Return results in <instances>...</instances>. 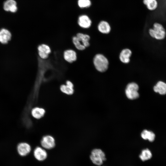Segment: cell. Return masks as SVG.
I'll use <instances>...</instances> for the list:
<instances>
[{"label": "cell", "mask_w": 166, "mask_h": 166, "mask_svg": "<svg viewBox=\"0 0 166 166\" xmlns=\"http://www.w3.org/2000/svg\"><path fill=\"white\" fill-rule=\"evenodd\" d=\"M148 33L151 37L159 40H163L166 36L165 28L162 24L157 22L153 24V28L149 30Z\"/></svg>", "instance_id": "1"}, {"label": "cell", "mask_w": 166, "mask_h": 166, "mask_svg": "<svg viewBox=\"0 0 166 166\" xmlns=\"http://www.w3.org/2000/svg\"><path fill=\"white\" fill-rule=\"evenodd\" d=\"M93 63L96 69L99 72H104L108 69L109 61L102 54H97L95 55L93 59Z\"/></svg>", "instance_id": "2"}, {"label": "cell", "mask_w": 166, "mask_h": 166, "mask_svg": "<svg viewBox=\"0 0 166 166\" xmlns=\"http://www.w3.org/2000/svg\"><path fill=\"white\" fill-rule=\"evenodd\" d=\"M90 158L92 162L97 166H101L106 160L104 152L101 149L96 148L91 152Z\"/></svg>", "instance_id": "3"}, {"label": "cell", "mask_w": 166, "mask_h": 166, "mask_svg": "<svg viewBox=\"0 0 166 166\" xmlns=\"http://www.w3.org/2000/svg\"><path fill=\"white\" fill-rule=\"evenodd\" d=\"M139 89L138 85L135 82H131L127 85L125 93L127 97L131 100L137 98L139 96L138 90Z\"/></svg>", "instance_id": "4"}, {"label": "cell", "mask_w": 166, "mask_h": 166, "mask_svg": "<svg viewBox=\"0 0 166 166\" xmlns=\"http://www.w3.org/2000/svg\"><path fill=\"white\" fill-rule=\"evenodd\" d=\"M41 144L42 147L45 149H50L55 145V140L51 136L47 135L44 136L41 141Z\"/></svg>", "instance_id": "5"}, {"label": "cell", "mask_w": 166, "mask_h": 166, "mask_svg": "<svg viewBox=\"0 0 166 166\" xmlns=\"http://www.w3.org/2000/svg\"><path fill=\"white\" fill-rule=\"evenodd\" d=\"M38 50L40 57L42 59H46L48 58L49 54L51 52L50 47L45 44H43L39 45Z\"/></svg>", "instance_id": "6"}, {"label": "cell", "mask_w": 166, "mask_h": 166, "mask_svg": "<svg viewBox=\"0 0 166 166\" xmlns=\"http://www.w3.org/2000/svg\"><path fill=\"white\" fill-rule=\"evenodd\" d=\"M78 24L79 26L84 29H88L92 24V21L90 17L86 14L80 16L78 19Z\"/></svg>", "instance_id": "7"}, {"label": "cell", "mask_w": 166, "mask_h": 166, "mask_svg": "<svg viewBox=\"0 0 166 166\" xmlns=\"http://www.w3.org/2000/svg\"><path fill=\"white\" fill-rule=\"evenodd\" d=\"M33 153L34 157L39 161L44 160L47 157V152L42 147H36Z\"/></svg>", "instance_id": "8"}, {"label": "cell", "mask_w": 166, "mask_h": 166, "mask_svg": "<svg viewBox=\"0 0 166 166\" xmlns=\"http://www.w3.org/2000/svg\"><path fill=\"white\" fill-rule=\"evenodd\" d=\"M17 150L19 154L22 156L28 154L31 151L30 145L26 142H21L17 146Z\"/></svg>", "instance_id": "9"}, {"label": "cell", "mask_w": 166, "mask_h": 166, "mask_svg": "<svg viewBox=\"0 0 166 166\" xmlns=\"http://www.w3.org/2000/svg\"><path fill=\"white\" fill-rule=\"evenodd\" d=\"M97 29L102 34H107L111 30V27L109 22L106 21H101L97 25Z\"/></svg>", "instance_id": "10"}, {"label": "cell", "mask_w": 166, "mask_h": 166, "mask_svg": "<svg viewBox=\"0 0 166 166\" xmlns=\"http://www.w3.org/2000/svg\"><path fill=\"white\" fill-rule=\"evenodd\" d=\"M63 57L66 61L72 63L76 60L77 53L73 49H67L64 52Z\"/></svg>", "instance_id": "11"}, {"label": "cell", "mask_w": 166, "mask_h": 166, "mask_svg": "<svg viewBox=\"0 0 166 166\" xmlns=\"http://www.w3.org/2000/svg\"><path fill=\"white\" fill-rule=\"evenodd\" d=\"M74 85L72 82L68 80L66 84H63L60 86L61 91L63 93L68 95H72L74 93Z\"/></svg>", "instance_id": "12"}, {"label": "cell", "mask_w": 166, "mask_h": 166, "mask_svg": "<svg viewBox=\"0 0 166 166\" xmlns=\"http://www.w3.org/2000/svg\"><path fill=\"white\" fill-rule=\"evenodd\" d=\"M132 54L131 51L128 49H125L121 52L119 59L122 63L127 64L129 63L130 61V57Z\"/></svg>", "instance_id": "13"}, {"label": "cell", "mask_w": 166, "mask_h": 166, "mask_svg": "<svg viewBox=\"0 0 166 166\" xmlns=\"http://www.w3.org/2000/svg\"><path fill=\"white\" fill-rule=\"evenodd\" d=\"M3 8L6 11L15 12L17 10L16 2L14 0H7L4 2Z\"/></svg>", "instance_id": "14"}, {"label": "cell", "mask_w": 166, "mask_h": 166, "mask_svg": "<svg viewBox=\"0 0 166 166\" xmlns=\"http://www.w3.org/2000/svg\"><path fill=\"white\" fill-rule=\"evenodd\" d=\"M153 89L156 93L162 95H165L166 94V83L162 81H159L154 86Z\"/></svg>", "instance_id": "15"}, {"label": "cell", "mask_w": 166, "mask_h": 166, "mask_svg": "<svg viewBox=\"0 0 166 166\" xmlns=\"http://www.w3.org/2000/svg\"><path fill=\"white\" fill-rule=\"evenodd\" d=\"M11 34L10 32L5 29L0 30V42L2 44H6L10 39Z\"/></svg>", "instance_id": "16"}, {"label": "cell", "mask_w": 166, "mask_h": 166, "mask_svg": "<svg viewBox=\"0 0 166 166\" xmlns=\"http://www.w3.org/2000/svg\"><path fill=\"white\" fill-rule=\"evenodd\" d=\"M45 110L42 108L35 107L31 111V114L32 117L36 119L42 118L45 115Z\"/></svg>", "instance_id": "17"}, {"label": "cell", "mask_w": 166, "mask_h": 166, "mask_svg": "<svg viewBox=\"0 0 166 166\" xmlns=\"http://www.w3.org/2000/svg\"><path fill=\"white\" fill-rule=\"evenodd\" d=\"M76 36L83 45L86 48L89 46L90 45L89 41L90 39V37L89 35L79 33L77 34Z\"/></svg>", "instance_id": "18"}, {"label": "cell", "mask_w": 166, "mask_h": 166, "mask_svg": "<svg viewBox=\"0 0 166 166\" xmlns=\"http://www.w3.org/2000/svg\"><path fill=\"white\" fill-rule=\"evenodd\" d=\"M143 3L147 9L151 11L155 10L158 6L156 0H143Z\"/></svg>", "instance_id": "19"}, {"label": "cell", "mask_w": 166, "mask_h": 166, "mask_svg": "<svg viewBox=\"0 0 166 166\" xmlns=\"http://www.w3.org/2000/svg\"><path fill=\"white\" fill-rule=\"evenodd\" d=\"M142 138L144 140H148L150 142L153 141L155 139V134L152 131L144 130L141 134Z\"/></svg>", "instance_id": "20"}, {"label": "cell", "mask_w": 166, "mask_h": 166, "mask_svg": "<svg viewBox=\"0 0 166 166\" xmlns=\"http://www.w3.org/2000/svg\"><path fill=\"white\" fill-rule=\"evenodd\" d=\"M152 156L151 152L148 148L143 150L139 156L140 158L143 161L150 159Z\"/></svg>", "instance_id": "21"}, {"label": "cell", "mask_w": 166, "mask_h": 166, "mask_svg": "<svg viewBox=\"0 0 166 166\" xmlns=\"http://www.w3.org/2000/svg\"><path fill=\"white\" fill-rule=\"evenodd\" d=\"M72 42L75 47L78 50H83L86 47L83 45L76 36H74L72 38Z\"/></svg>", "instance_id": "22"}, {"label": "cell", "mask_w": 166, "mask_h": 166, "mask_svg": "<svg viewBox=\"0 0 166 166\" xmlns=\"http://www.w3.org/2000/svg\"><path fill=\"white\" fill-rule=\"evenodd\" d=\"M78 5L81 8H89L92 5L91 0H78Z\"/></svg>", "instance_id": "23"}]
</instances>
